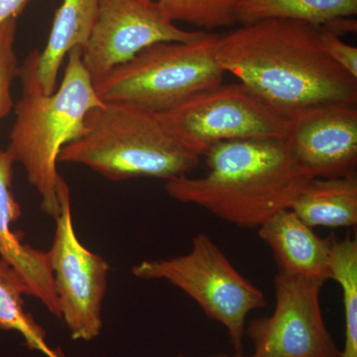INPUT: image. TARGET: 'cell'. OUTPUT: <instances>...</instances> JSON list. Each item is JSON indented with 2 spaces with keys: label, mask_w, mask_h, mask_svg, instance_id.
<instances>
[{
  "label": "cell",
  "mask_w": 357,
  "mask_h": 357,
  "mask_svg": "<svg viewBox=\"0 0 357 357\" xmlns=\"http://www.w3.org/2000/svg\"><path fill=\"white\" fill-rule=\"evenodd\" d=\"M321 29L286 20L241 25L220 34L217 59L225 73L287 121L319 105H356L357 79L326 55Z\"/></svg>",
  "instance_id": "1"
},
{
  "label": "cell",
  "mask_w": 357,
  "mask_h": 357,
  "mask_svg": "<svg viewBox=\"0 0 357 357\" xmlns=\"http://www.w3.org/2000/svg\"><path fill=\"white\" fill-rule=\"evenodd\" d=\"M208 172L166 181L168 196L239 229H257L289 208L310 178L281 138L222 141L206 153Z\"/></svg>",
  "instance_id": "2"
},
{
  "label": "cell",
  "mask_w": 357,
  "mask_h": 357,
  "mask_svg": "<svg viewBox=\"0 0 357 357\" xmlns=\"http://www.w3.org/2000/svg\"><path fill=\"white\" fill-rule=\"evenodd\" d=\"M199 161L159 114L121 102H103L89 110L82 132L58 156V163L86 166L114 182L140 177L166 182L187 175Z\"/></svg>",
  "instance_id": "3"
},
{
  "label": "cell",
  "mask_w": 357,
  "mask_h": 357,
  "mask_svg": "<svg viewBox=\"0 0 357 357\" xmlns=\"http://www.w3.org/2000/svg\"><path fill=\"white\" fill-rule=\"evenodd\" d=\"M95 84L84 69L81 47L67 56L60 86L52 95L24 89L15 105V121L6 151L20 164L28 182L40 197L46 215L55 218L59 211L58 172L61 149L79 135L89 110L102 105Z\"/></svg>",
  "instance_id": "4"
},
{
  "label": "cell",
  "mask_w": 357,
  "mask_h": 357,
  "mask_svg": "<svg viewBox=\"0 0 357 357\" xmlns=\"http://www.w3.org/2000/svg\"><path fill=\"white\" fill-rule=\"evenodd\" d=\"M218 36L208 32L194 41L151 45L95 84L96 93L103 102L132 103L156 114L176 109L223 84Z\"/></svg>",
  "instance_id": "5"
},
{
  "label": "cell",
  "mask_w": 357,
  "mask_h": 357,
  "mask_svg": "<svg viewBox=\"0 0 357 357\" xmlns=\"http://www.w3.org/2000/svg\"><path fill=\"white\" fill-rule=\"evenodd\" d=\"M131 272L143 280L169 282L187 294L208 319L227 330L236 352H243L248 314L267 305L261 289L239 273L204 232L194 236L187 255L145 260L134 265Z\"/></svg>",
  "instance_id": "6"
},
{
  "label": "cell",
  "mask_w": 357,
  "mask_h": 357,
  "mask_svg": "<svg viewBox=\"0 0 357 357\" xmlns=\"http://www.w3.org/2000/svg\"><path fill=\"white\" fill-rule=\"evenodd\" d=\"M59 211L50 250L52 273L61 319L73 340L91 342L100 335L102 311L110 267L107 260L86 248L77 236L70 188L61 177Z\"/></svg>",
  "instance_id": "7"
},
{
  "label": "cell",
  "mask_w": 357,
  "mask_h": 357,
  "mask_svg": "<svg viewBox=\"0 0 357 357\" xmlns=\"http://www.w3.org/2000/svg\"><path fill=\"white\" fill-rule=\"evenodd\" d=\"M159 115L173 135L201 157L222 141L284 139L287 132V119L241 83L222 84Z\"/></svg>",
  "instance_id": "8"
},
{
  "label": "cell",
  "mask_w": 357,
  "mask_h": 357,
  "mask_svg": "<svg viewBox=\"0 0 357 357\" xmlns=\"http://www.w3.org/2000/svg\"><path fill=\"white\" fill-rule=\"evenodd\" d=\"M324 284L277 274L273 312L245 326V335L255 347L251 356L342 357L321 311Z\"/></svg>",
  "instance_id": "9"
},
{
  "label": "cell",
  "mask_w": 357,
  "mask_h": 357,
  "mask_svg": "<svg viewBox=\"0 0 357 357\" xmlns=\"http://www.w3.org/2000/svg\"><path fill=\"white\" fill-rule=\"evenodd\" d=\"M206 33L181 29L153 0H100L82 61L96 84L151 45L194 41Z\"/></svg>",
  "instance_id": "10"
},
{
  "label": "cell",
  "mask_w": 357,
  "mask_h": 357,
  "mask_svg": "<svg viewBox=\"0 0 357 357\" xmlns=\"http://www.w3.org/2000/svg\"><path fill=\"white\" fill-rule=\"evenodd\" d=\"M284 140L312 178L356 174V105L333 103L305 110L289 119Z\"/></svg>",
  "instance_id": "11"
},
{
  "label": "cell",
  "mask_w": 357,
  "mask_h": 357,
  "mask_svg": "<svg viewBox=\"0 0 357 357\" xmlns=\"http://www.w3.org/2000/svg\"><path fill=\"white\" fill-rule=\"evenodd\" d=\"M100 0H63L56 11L50 35L42 52L34 51L20 67L23 89L52 95L68 54L88 43L98 18Z\"/></svg>",
  "instance_id": "12"
},
{
  "label": "cell",
  "mask_w": 357,
  "mask_h": 357,
  "mask_svg": "<svg viewBox=\"0 0 357 357\" xmlns=\"http://www.w3.org/2000/svg\"><path fill=\"white\" fill-rule=\"evenodd\" d=\"M257 230L260 239L271 250L277 274L324 283L332 280L328 260L333 236H319L290 208L275 213Z\"/></svg>",
  "instance_id": "13"
},
{
  "label": "cell",
  "mask_w": 357,
  "mask_h": 357,
  "mask_svg": "<svg viewBox=\"0 0 357 357\" xmlns=\"http://www.w3.org/2000/svg\"><path fill=\"white\" fill-rule=\"evenodd\" d=\"M289 208L310 227H351L357 225V176L312 178Z\"/></svg>",
  "instance_id": "14"
},
{
  "label": "cell",
  "mask_w": 357,
  "mask_h": 357,
  "mask_svg": "<svg viewBox=\"0 0 357 357\" xmlns=\"http://www.w3.org/2000/svg\"><path fill=\"white\" fill-rule=\"evenodd\" d=\"M14 164L8 152L0 149V259L8 263L25 281H33L44 273L47 255L23 243L11 227L22 215L13 191Z\"/></svg>",
  "instance_id": "15"
},
{
  "label": "cell",
  "mask_w": 357,
  "mask_h": 357,
  "mask_svg": "<svg viewBox=\"0 0 357 357\" xmlns=\"http://www.w3.org/2000/svg\"><path fill=\"white\" fill-rule=\"evenodd\" d=\"M357 14V0H241L236 10L243 25L268 20L303 21L325 26Z\"/></svg>",
  "instance_id": "16"
},
{
  "label": "cell",
  "mask_w": 357,
  "mask_h": 357,
  "mask_svg": "<svg viewBox=\"0 0 357 357\" xmlns=\"http://www.w3.org/2000/svg\"><path fill=\"white\" fill-rule=\"evenodd\" d=\"M24 295H28V291L22 277L8 263L0 259V328L20 333L28 349L59 357L47 347L44 328L26 312Z\"/></svg>",
  "instance_id": "17"
},
{
  "label": "cell",
  "mask_w": 357,
  "mask_h": 357,
  "mask_svg": "<svg viewBox=\"0 0 357 357\" xmlns=\"http://www.w3.org/2000/svg\"><path fill=\"white\" fill-rule=\"evenodd\" d=\"M328 264L332 280L342 291L345 340L342 357H357V239L333 237Z\"/></svg>",
  "instance_id": "18"
},
{
  "label": "cell",
  "mask_w": 357,
  "mask_h": 357,
  "mask_svg": "<svg viewBox=\"0 0 357 357\" xmlns=\"http://www.w3.org/2000/svg\"><path fill=\"white\" fill-rule=\"evenodd\" d=\"M174 22H184L203 31L227 27L237 22L241 0H153Z\"/></svg>",
  "instance_id": "19"
},
{
  "label": "cell",
  "mask_w": 357,
  "mask_h": 357,
  "mask_svg": "<svg viewBox=\"0 0 357 357\" xmlns=\"http://www.w3.org/2000/svg\"><path fill=\"white\" fill-rule=\"evenodd\" d=\"M17 20H9L0 25V121L13 112V84L20 74L15 43Z\"/></svg>",
  "instance_id": "20"
},
{
  "label": "cell",
  "mask_w": 357,
  "mask_h": 357,
  "mask_svg": "<svg viewBox=\"0 0 357 357\" xmlns=\"http://www.w3.org/2000/svg\"><path fill=\"white\" fill-rule=\"evenodd\" d=\"M319 40L326 55L347 74L357 79L356 47L345 43L337 34L324 27H321Z\"/></svg>",
  "instance_id": "21"
},
{
  "label": "cell",
  "mask_w": 357,
  "mask_h": 357,
  "mask_svg": "<svg viewBox=\"0 0 357 357\" xmlns=\"http://www.w3.org/2000/svg\"><path fill=\"white\" fill-rule=\"evenodd\" d=\"M31 0H0V25L9 20H17Z\"/></svg>",
  "instance_id": "22"
},
{
  "label": "cell",
  "mask_w": 357,
  "mask_h": 357,
  "mask_svg": "<svg viewBox=\"0 0 357 357\" xmlns=\"http://www.w3.org/2000/svg\"><path fill=\"white\" fill-rule=\"evenodd\" d=\"M178 357H187V356H180ZM211 357H252V356H245V354H243V352H236V354H231V356H229V354H217V356H213Z\"/></svg>",
  "instance_id": "23"
}]
</instances>
